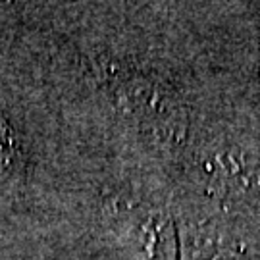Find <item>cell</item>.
Returning <instances> with one entry per match:
<instances>
[{"instance_id":"cell-1","label":"cell","mask_w":260,"mask_h":260,"mask_svg":"<svg viewBox=\"0 0 260 260\" xmlns=\"http://www.w3.org/2000/svg\"><path fill=\"white\" fill-rule=\"evenodd\" d=\"M12 152H14V143H12L10 127L0 116V162H8Z\"/></svg>"}]
</instances>
